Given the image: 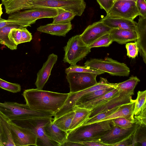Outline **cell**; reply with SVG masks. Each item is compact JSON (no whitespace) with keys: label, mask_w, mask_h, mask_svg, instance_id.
<instances>
[{"label":"cell","mask_w":146,"mask_h":146,"mask_svg":"<svg viewBox=\"0 0 146 146\" xmlns=\"http://www.w3.org/2000/svg\"><path fill=\"white\" fill-rule=\"evenodd\" d=\"M22 95L26 104L31 109L55 114L64 105L69 93H61L33 88L25 90Z\"/></svg>","instance_id":"6da1fadb"},{"label":"cell","mask_w":146,"mask_h":146,"mask_svg":"<svg viewBox=\"0 0 146 146\" xmlns=\"http://www.w3.org/2000/svg\"><path fill=\"white\" fill-rule=\"evenodd\" d=\"M0 111L10 120L21 126L25 121L37 117L52 118L54 113L49 111H37L30 108L26 104L16 102H0Z\"/></svg>","instance_id":"7a4b0ae2"},{"label":"cell","mask_w":146,"mask_h":146,"mask_svg":"<svg viewBox=\"0 0 146 146\" xmlns=\"http://www.w3.org/2000/svg\"><path fill=\"white\" fill-rule=\"evenodd\" d=\"M111 127L110 120L82 125L68 132L67 141L77 143L97 141Z\"/></svg>","instance_id":"3957f363"},{"label":"cell","mask_w":146,"mask_h":146,"mask_svg":"<svg viewBox=\"0 0 146 146\" xmlns=\"http://www.w3.org/2000/svg\"><path fill=\"white\" fill-rule=\"evenodd\" d=\"M58 14L57 9L37 8L26 9L9 15L8 19L14 21L24 27H31L37 20L44 18H53Z\"/></svg>","instance_id":"277c9868"},{"label":"cell","mask_w":146,"mask_h":146,"mask_svg":"<svg viewBox=\"0 0 146 146\" xmlns=\"http://www.w3.org/2000/svg\"><path fill=\"white\" fill-rule=\"evenodd\" d=\"M84 66L107 72L112 76H129L130 70L127 65L108 57L104 59L92 58L87 60Z\"/></svg>","instance_id":"5b68a950"},{"label":"cell","mask_w":146,"mask_h":146,"mask_svg":"<svg viewBox=\"0 0 146 146\" xmlns=\"http://www.w3.org/2000/svg\"><path fill=\"white\" fill-rule=\"evenodd\" d=\"M31 9L47 8L61 9L74 12L81 16L86 8L84 0H31Z\"/></svg>","instance_id":"8992f818"},{"label":"cell","mask_w":146,"mask_h":146,"mask_svg":"<svg viewBox=\"0 0 146 146\" xmlns=\"http://www.w3.org/2000/svg\"><path fill=\"white\" fill-rule=\"evenodd\" d=\"M65 52L63 61L71 65L76 64L91 51V49L85 44L80 35L70 38L64 47Z\"/></svg>","instance_id":"52a82bcc"},{"label":"cell","mask_w":146,"mask_h":146,"mask_svg":"<svg viewBox=\"0 0 146 146\" xmlns=\"http://www.w3.org/2000/svg\"><path fill=\"white\" fill-rule=\"evenodd\" d=\"M53 118L37 117L25 121L21 126L31 130L37 136V146H60V144L49 137L45 131L46 125Z\"/></svg>","instance_id":"ba28073f"},{"label":"cell","mask_w":146,"mask_h":146,"mask_svg":"<svg viewBox=\"0 0 146 146\" xmlns=\"http://www.w3.org/2000/svg\"><path fill=\"white\" fill-rule=\"evenodd\" d=\"M97 75L88 72H71L67 74L66 78L69 84V93L76 92L96 84Z\"/></svg>","instance_id":"9c48e42d"},{"label":"cell","mask_w":146,"mask_h":146,"mask_svg":"<svg viewBox=\"0 0 146 146\" xmlns=\"http://www.w3.org/2000/svg\"><path fill=\"white\" fill-rule=\"evenodd\" d=\"M7 119L15 146H37V137L31 130L17 125L7 117Z\"/></svg>","instance_id":"30bf717a"},{"label":"cell","mask_w":146,"mask_h":146,"mask_svg":"<svg viewBox=\"0 0 146 146\" xmlns=\"http://www.w3.org/2000/svg\"><path fill=\"white\" fill-rule=\"evenodd\" d=\"M139 124L138 122L132 126L127 128L112 125L109 130L97 139V141L109 146H113L133 134Z\"/></svg>","instance_id":"8fae6325"},{"label":"cell","mask_w":146,"mask_h":146,"mask_svg":"<svg viewBox=\"0 0 146 146\" xmlns=\"http://www.w3.org/2000/svg\"><path fill=\"white\" fill-rule=\"evenodd\" d=\"M107 16L120 17L133 20L140 14L136 2L132 1H119L114 3Z\"/></svg>","instance_id":"7c38bea8"},{"label":"cell","mask_w":146,"mask_h":146,"mask_svg":"<svg viewBox=\"0 0 146 146\" xmlns=\"http://www.w3.org/2000/svg\"><path fill=\"white\" fill-rule=\"evenodd\" d=\"M111 29L100 20L88 26L80 35L82 40L88 46L102 36L109 33Z\"/></svg>","instance_id":"4fadbf2b"},{"label":"cell","mask_w":146,"mask_h":146,"mask_svg":"<svg viewBox=\"0 0 146 146\" xmlns=\"http://www.w3.org/2000/svg\"><path fill=\"white\" fill-rule=\"evenodd\" d=\"M120 92V94L117 96L92 110L89 117L115 108L135 101V100L132 99V95L131 94L124 92Z\"/></svg>","instance_id":"5bb4252c"},{"label":"cell","mask_w":146,"mask_h":146,"mask_svg":"<svg viewBox=\"0 0 146 146\" xmlns=\"http://www.w3.org/2000/svg\"><path fill=\"white\" fill-rule=\"evenodd\" d=\"M57 59V56L54 53L49 55L47 60L44 63L42 67L37 74L35 84L36 88L42 89L48 79L52 69L56 63Z\"/></svg>","instance_id":"9a60e30c"},{"label":"cell","mask_w":146,"mask_h":146,"mask_svg":"<svg viewBox=\"0 0 146 146\" xmlns=\"http://www.w3.org/2000/svg\"><path fill=\"white\" fill-rule=\"evenodd\" d=\"M136 31V41L140 55L146 64V17L140 16L137 23Z\"/></svg>","instance_id":"2e32d148"},{"label":"cell","mask_w":146,"mask_h":146,"mask_svg":"<svg viewBox=\"0 0 146 146\" xmlns=\"http://www.w3.org/2000/svg\"><path fill=\"white\" fill-rule=\"evenodd\" d=\"M111 29L117 28L136 31L137 23L129 19L106 15L100 20Z\"/></svg>","instance_id":"e0dca14e"},{"label":"cell","mask_w":146,"mask_h":146,"mask_svg":"<svg viewBox=\"0 0 146 146\" xmlns=\"http://www.w3.org/2000/svg\"><path fill=\"white\" fill-rule=\"evenodd\" d=\"M70 22L67 23H51L40 26L37 28L39 32L52 35L65 36L66 34L72 29Z\"/></svg>","instance_id":"ac0fdd59"},{"label":"cell","mask_w":146,"mask_h":146,"mask_svg":"<svg viewBox=\"0 0 146 146\" xmlns=\"http://www.w3.org/2000/svg\"><path fill=\"white\" fill-rule=\"evenodd\" d=\"M113 41L121 44L136 41L137 35L135 31L124 29H112L109 33Z\"/></svg>","instance_id":"d6986e66"},{"label":"cell","mask_w":146,"mask_h":146,"mask_svg":"<svg viewBox=\"0 0 146 146\" xmlns=\"http://www.w3.org/2000/svg\"><path fill=\"white\" fill-rule=\"evenodd\" d=\"M53 120L46 125L45 129V132L49 137L61 146L67 141L68 133L59 128Z\"/></svg>","instance_id":"ffe728a7"},{"label":"cell","mask_w":146,"mask_h":146,"mask_svg":"<svg viewBox=\"0 0 146 146\" xmlns=\"http://www.w3.org/2000/svg\"><path fill=\"white\" fill-rule=\"evenodd\" d=\"M0 139L3 146H15L7 117L0 111Z\"/></svg>","instance_id":"44dd1931"},{"label":"cell","mask_w":146,"mask_h":146,"mask_svg":"<svg viewBox=\"0 0 146 146\" xmlns=\"http://www.w3.org/2000/svg\"><path fill=\"white\" fill-rule=\"evenodd\" d=\"M120 92L116 88H114L110 92L97 98L76 106L92 110L95 108L107 102L111 99L117 96Z\"/></svg>","instance_id":"7402d4cb"},{"label":"cell","mask_w":146,"mask_h":146,"mask_svg":"<svg viewBox=\"0 0 146 146\" xmlns=\"http://www.w3.org/2000/svg\"><path fill=\"white\" fill-rule=\"evenodd\" d=\"M73 111L75 115L67 132L83 125L90 117L92 110L75 106Z\"/></svg>","instance_id":"603a6c76"},{"label":"cell","mask_w":146,"mask_h":146,"mask_svg":"<svg viewBox=\"0 0 146 146\" xmlns=\"http://www.w3.org/2000/svg\"><path fill=\"white\" fill-rule=\"evenodd\" d=\"M25 28L20 24L15 22L7 25L0 29V44H4L11 50L17 49L16 46L10 41L9 38V34L13 29H21Z\"/></svg>","instance_id":"cb8c5ba5"},{"label":"cell","mask_w":146,"mask_h":146,"mask_svg":"<svg viewBox=\"0 0 146 146\" xmlns=\"http://www.w3.org/2000/svg\"><path fill=\"white\" fill-rule=\"evenodd\" d=\"M9 14L21 10L31 9V0H12L4 5Z\"/></svg>","instance_id":"d4e9b609"},{"label":"cell","mask_w":146,"mask_h":146,"mask_svg":"<svg viewBox=\"0 0 146 146\" xmlns=\"http://www.w3.org/2000/svg\"><path fill=\"white\" fill-rule=\"evenodd\" d=\"M140 80L137 76H131L123 82L115 83V88L118 91L131 94H134V90Z\"/></svg>","instance_id":"484cf974"},{"label":"cell","mask_w":146,"mask_h":146,"mask_svg":"<svg viewBox=\"0 0 146 146\" xmlns=\"http://www.w3.org/2000/svg\"><path fill=\"white\" fill-rule=\"evenodd\" d=\"M114 88L111 87L101 89L85 95L81 97L76 101L75 106H77L97 98L110 92Z\"/></svg>","instance_id":"4316f807"},{"label":"cell","mask_w":146,"mask_h":146,"mask_svg":"<svg viewBox=\"0 0 146 146\" xmlns=\"http://www.w3.org/2000/svg\"><path fill=\"white\" fill-rule=\"evenodd\" d=\"M132 146L139 143L142 146H146V125L139 123L132 135Z\"/></svg>","instance_id":"83f0119b"},{"label":"cell","mask_w":146,"mask_h":146,"mask_svg":"<svg viewBox=\"0 0 146 146\" xmlns=\"http://www.w3.org/2000/svg\"><path fill=\"white\" fill-rule=\"evenodd\" d=\"M74 111L68 112L53 120L57 126L62 130L68 132L75 115Z\"/></svg>","instance_id":"f1b7e54d"},{"label":"cell","mask_w":146,"mask_h":146,"mask_svg":"<svg viewBox=\"0 0 146 146\" xmlns=\"http://www.w3.org/2000/svg\"><path fill=\"white\" fill-rule=\"evenodd\" d=\"M58 15L53 17L52 23H67L71 22L76 16L73 12L65 10L59 9Z\"/></svg>","instance_id":"f546056e"},{"label":"cell","mask_w":146,"mask_h":146,"mask_svg":"<svg viewBox=\"0 0 146 146\" xmlns=\"http://www.w3.org/2000/svg\"><path fill=\"white\" fill-rule=\"evenodd\" d=\"M146 111V90L138 91L135 100L133 117Z\"/></svg>","instance_id":"4dcf8cb0"},{"label":"cell","mask_w":146,"mask_h":146,"mask_svg":"<svg viewBox=\"0 0 146 146\" xmlns=\"http://www.w3.org/2000/svg\"><path fill=\"white\" fill-rule=\"evenodd\" d=\"M71 72H88L95 74L99 75L104 73L105 72L99 70L89 68L88 67L82 66L76 64L71 65L65 70L66 74Z\"/></svg>","instance_id":"1f68e13d"},{"label":"cell","mask_w":146,"mask_h":146,"mask_svg":"<svg viewBox=\"0 0 146 146\" xmlns=\"http://www.w3.org/2000/svg\"><path fill=\"white\" fill-rule=\"evenodd\" d=\"M113 42L112 38L108 33L98 38L88 46L90 48L94 47H108Z\"/></svg>","instance_id":"d6a6232c"},{"label":"cell","mask_w":146,"mask_h":146,"mask_svg":"<svg viewBox=\"0 0 146 146\" xmlns=\"http://www.w3.org/2000/svg\"><path fill=\"white\" fill-rule=\"evenodd\" d=\"M119 107L115 108L109 110L98 113L93 117H89L83 125L90 124L100 121L115 112L118 108Z\"/></svg>","instance_id":"836d02e7"},{"label":"cell","mask_w":146,"mask_h":146,"mask_svg":"<svg viewBox=\"0 0 146 146\" xmlns=\"http://www.w3.org/2000/svg\"><path fill=\"white\" fill-rule=\"evenodd\" d=\"M110 124L123 128L132 126L138 122L132 121L124 117H119L110 119Z\"/></svg>","instance_id":"e575fe53"},{"label":"cell","mask_w":146,"mask_h":146,"mask_svg":"<svg viewBox=\"0 0 146 146\" xmlns=\"http://www.w3.org/2000/svg\"><path fill=\"white\" fill-rule=\"evenodd\" d=\"M0 88L14 93L20 92L21 90L20 84L10 83L0 78Z\"/></svg>","instance_id":"d590c367"},{"label":"cell","mask_w":146,"mask_h":146,"mask_svg":"<svg viewBox=\"0 0 146 146\" xmlns=\"http://www.w3.org/2000/svg\"><path fill=\"white\" fill-rule=\"evenodd\" d=\"M21 29L13 28L12 29L9 34V38L10 41L15 46H17L21 43Z\"/></svg>","instance_id":"8d00e7d4"},{"label":"cell","mask_w":146,"mask_h":146,"mask_svg":"<svg viewBox=\"0 0 146 146\" xmlns=\"http://www.w3.org/2000/svg\"><path fill=\"white\" fill-rule=\"evenodd\" d=\"M125 47L127 50V55L129 57L134 58L137 56L139 49L136 42L127 43Z\"/></svg>","instance_id":"74e56055"},{"label":"cell","mask_w":146,"mask_h":146,"mask_svg":"<svg viewBox=\"0 0 146 146\" xmlns=\"http://www.w3.org/2000/svg\"><path fill=\"white\" fill-rule=\"evenodd\" d=\"M100 8L104 9L108 13L114 4L113 0H96Z\"/></svg>","instance_id":"f35d334b"},{"label":"cell","mask_w":146,"mask_h":146,"mask_svg":"<svg viewBox=\"0 0 146 146\" xmlns=\"http://www.w3.org/2000/svg\"><path fill=\"white\" fill-rule=\"evenodd\" d=\"M136 5L140 16L146 17V2L145 0H137Z\"/></svg>","instance_id":"ab89813d"},{"label":"cell","mask_w":146,"mask_h":146,"mask_svg":"<svg viewBox=\"0 0 146 146\" xmlns=\"http://www.w3.org/2000/svg\"><path fill=\"white\" fill-rule=\"evenodd\" d=\"M21 43L30 42L32 39V36L26 28H23L21 29Z\"/></svg>","instance_id":"60d3db41"},{"label":"cell","mask_w":146,"mask_h":146,"mask_svg":"<svg viewBox=\"0 0 146 146\" xmlns=\"http://www.w3.org/2000/svg\"><path fill=\"white\" fill-rule=\"evenodd\" d=\"M132 135L121 141L114 144L113 146H132Z\"/></svg>","instance_id":"b9f144b4"},{"label":"cell","mask_w":146,"mask_h":146,"mask_svg":"<svg viewBox=\"0 0 146 146\" xmlns=\"http://www.w3.org/2000/svg\"><path fill=\"white\" fill-rule=\"evenodd\" d=\"M79 143L83 146H108V145L104 144L98 141H83Z\"/></svg>","instance_id":"7bdbcfd3"},{"label":"cell","mask_w":146,"mask_h":146,"mask_svg":"<svg viewBox=\"0 0 146 146\" xmlns=\"http://www.w3.org/2000/svg\"><path fill=\"white\" fill-rule=\"evenodd\" d=\"M16 22L10 20H5L0 18V29L6 26Z\"/></svg>","instance_id":"ee69618b"},{"label":"cell","mask_w":146,"mask_h":146,"mask_svg":"<svg viewBox=\"0 0 146 146\" xmlns=\"http://www.w3.org/2000/svg\"><path fill=\"white\" fill-rule=\"evenodd\" d=\"M82 146V144L77 142L66 141L61 146Z\"/></svg>","instance_id":"f6af8a7d"},{"label":"cell","mask_w":146,"mask_h":146,"mask_svg":"<svg viewBox=\"0 0 146 146\" xmlns=\"http://www.w3.org/2000/svg\"><path fill=\"white\" fill-rule=\"evenodd\" d=\"M2 2V4L4 5V4L7 3L12 0H1Z\"/></svg>","instance_id":"bcb514c9"},{"label":"cell","mask_w":146,"mask_h":146,"mask_svg":"<svg viewBox=\"0 0 146 146\" xmlns=\"http://www.w3.org/2000/svg\"><path fill=\"white\" fill-rule=\"evenodd\" d=\"M2 4H0V18H1V16L3 13L2 11Z\"/></svg>","instance_id":"7dc6e473"},{"label":"cell","mask_w":146,"mask_h":146,"mask_svg":"<svg viewBox=\"0 0 146 146\" xmlns=\"http://www.w3.org/2000/svg\"><path fill=\"white\" fill-rule=\"evenodd\" d=\"M135 1L136 2L137 0H113V3L119 1Z\"/></svg>","instance_id":"c3c4849f"},{"label":"cell","mask_w":146,"mask_h":146,"mask_svg":"<svg viewBox=\"0 0 146 146\" xmlns=\"http://www.w3.org/2000/svg\"><path fill=\"white\" fill-rule=\"evenodd\" d=\"M0 146H3L0 139Z\"/></svg>","instance_id":"681fc988"}]
</instances>
